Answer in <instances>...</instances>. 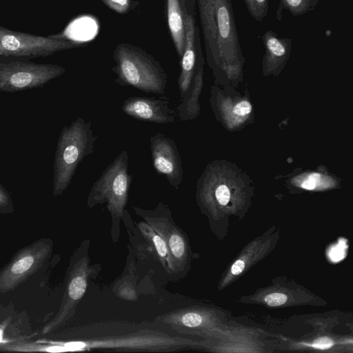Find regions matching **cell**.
Instances as JSON below:
<instances>
[{"label": "cell", "mask_w": 353, "mask_h": 353, "mask_svg": "<svg viewBox=\"0 0 353 353\" xmlns=\"http://www.w3.org/2000/svg\"><path fill=\"white\" fill-rule=\"evenodd\" d=\"M334 344L332 339L327 336H323L314 341L310 345L316 349L327 350L332 347Z\"/></svg>", "instance_id": "cell-26"}, {"label": "cell", "mask_w": 353, "mask_h": 353, "mask_svg": "<svg viewBox=\"0 0 353 353\" xmlns=\"http://www.w3.org/2000/svg\"><path fill=\"white\" fill-rule=\"evenodd\" d=\"M137 228L146 240L151 250L155 254L158 262L166 272L170 271V254L163 239L147 223L141 221L137 223Z\"/></svg>", "instance_id": "cell-17"}, {"label": "cell", "mask_w": 353, "mask_h": 353, "mask_svg": "<svg viewBox=\"0 0 353 353\" xmlns=\"http://www.w3.org/2000/svg\"><path fill=\"white\" fill-rule=\"evenodd\" d=\"M132 176L128 173V154L123 150L104 170L94 183L88 194L86 205L89 208L106 203L111 221V236L116 243L120 236V223L127 204Z\"/></svg>", "instance_id": "cell-3"}, {"label": "cell", "mask_w": 353, "mask_h": 353, "mask_svg": "<svg viewBox=\"0 0 353 353\" xmlns=\"http://www.w3.org/2000/svg\"><path fill=\"white\" fill-rule=\"evenodd\" d=\"M65 72L63 67L56 64L0 57V91L14 92L42 87Z\"/></svg>", "instance_id": "cell-8"}, {"label": "cell", "mask_w": 353, "mask_h": 353, "mask_svg": "<svg viewBox=\"0 0 353 353\" xmlns=\"http://www.w3.org/2000/svg\"><path fill=\"white\" fill-rule=\"evenodd\" d=\"M321 175L318 173H312L301 183V186L305 190H314L320 179Z\"/></svg>", "instance_id": "cell-27"}, {"label": "cell", "mask_w": 353, "mask_h": 353, "mask_svg": "<svg viewBox=\"0 0 353 353\" xmlns=\"http://www.w3.org/2000/svg\"><path fill=\"white\" fill-rule=\"evenodd\" d=\"M108 8L119 14L128 12L132 0H101Z\"/></svg>", "instance_id": "cell-21"}, {"label": "cell", "mask_w": 353, "mask_h": 353, "mask_svg": "<svg viewBox=\"0 0 353 353\" xmlns=\"http://www.w3.org/2000/svg\"><path fill=\"white\" fill-rule=\"evenodd\" d=\"M12 210V200L6 190L0 184V212Z\"/></svg>", "instance_id": "cell-24"}, {"label": "cell", "mask_w": 353, "mask_h": 353, "mask_svg": "<svg viewBox=\"0 0 353 353\" xmlns=\"http://www.w3.org/2000/svg\"><path fill=\"white\" fill-rule=\"evenodd\" d=\"M185 41L183 54L181 58V72L178 79L180 93V104L176 108L180 121L192 119L198 112L197 97L201 87L202 70L196 72V34L195 18L192 12H188L182 6Z\"/></svg>", "instance_id": "cell-6"}, {"label": "cell", "mask_w": 353, "mask_h": 353, "mask_svg": "<svg viewBox=\"0 0 353 353\" xmlns=\"http://www.w3.org/2000/svg\"><path fill=\"white\" fill-rule=\"evenodd\" d=\"M82 46L79 42L68 39L63 34L38 36L0 26V57H46Z\"/></svg>", "instance_id": "cell-9"}, {"label": "cell", "mask_w": 353, "mask_h": 353, "mask_svg": "<svg viewBox=\"0 0 353 353\" xmlns=\"http://www.w3.org/2000/svg\"><path fill=\"white\" fill-rule=\"evenodd\" d=\"M320 0H280L276 11V19L281 21L284 12L294 17H300L314 11Z\"/></svg>", "instance_id": "cell-18"}, {"label": "cell", "mask_w": 353, "mask_h": 353, "mask_svg": "<svg viewBox=\"0 0 353 353\" xmlns=\"http://www.w3.org/2000/svg\"><path fill=\"white\" fill-rule=\"evenodd\" d=\"M215 19L219 59L238 60L242 54L230 0H215Z\"/></svg>", "instance_id": "cell-12"}, {"label": "cell", "mask_w": 353, "mask_h": 353, "mask_svg": "<svg viewBox=\"0 0 353 353\" xmlns=\"http://www.w3.org/2000/svg\"><path fill=\"white\" fill-rule=\"evenodd\" d=\"M167 16L169 30L179 58L185 47V31L183 8L180 0H167Z\"/></svg>", "instance_id": "cell-15"}, {"label": "cell", "mask_w": 353, "mask_h": 353, "mask_svg": "<svg viewBox=\"0 0 353 353\" xmlns=\"http://www.w3.org/2000/svg\"><path fill=\"white\" fill-rule=\"evenodd\" d=\"M153 167L159 174L163 175L176 190L182 181L181 159L175 142L158 132L150 137Z\"/></svg>", "instance_id": "cell-11"}, {"label": "cell", "mask_w": 353, "mask_h": 353, "mask_svg": "<svg viewBox=\"0 0 353 353\" xmlns=\"http://www.w3.org/2000/svg\"><path fill=\"white\" fill-rule=\"evenodd\" d=\"M252 110V105L246 101H241L235 105L233 113L237 116H245L250 113Z\"/></svg>", "instance_id": "cell-25"}, {"label": "cell", "mask_w": 353, "mask_h": 353, "mask_svg": "<svg viewBox=\"0 0 353 353\" xmlns=\"http://www.w3.org/2000/svg\"><path fill=\"white\" fill-rule=\"evenodd\" d=\"M265 48V59L270 63L276 64L288 59L292 47V39L280 38L272 30H268L262 36Z\"/></svg>", "instance_id": "cell-16"}, {"label": "cell", "mask_w": 353, "mask_h": 353, "mask_svg": "<svg viewBox=\"0 0 353 353\" xmlns=\"http://www.w3.org/2000/svg\"><path fill=\"white\" fill-rule=\"evenodd\" d=\"M136 214L149 224L165 241L170 254L171 280L185 276L190 263V247L185 232L177 225L168 205L159 202L153 210L132 206Z\"/></svg>", "instance_id": "cell-5"}, {"label": "cell", "mask_w": 353, "mask_h": 353, "mask_svg": "<svg viewBox=\"0 0 353 353\" xmlns=\"http://www.w3.org/2000/svg\"><path fill=\"white\" fill-rule=\"evenodd\" d=\"M206 53L209 60H219L216 41L215 0H196Z\"/></svg>", "instance_id": "cell-14"}, {"label": "cell", "mask_w": 353, "mask_h": 353, "mask_svg": "<svg viewBox=\"0 0 353 353\" xmlns=\"http://www.w3.org/2000/svg\"><path fill=\"white\" fill-rule=\"evenodd\" d=\"M169 105L167 97L160 99L130 97L124 100L121 110L128 116L139 121L165 124L174 122L177 117L176 110Z\"/></svg>", "instance_id": "cell-13"}, {"label": "cell", "mask_w": 353, "mask_h": 353, "mask_svg": "<svg viewBox=\"0 0 353 353\" xmlns=\"http://www.w3.org/2000/svg\"><path fill=\"white\" fill-rule=\"evenodd\" d=\"M245 268V262L242 259L236 261L231 267L230 271L233 275H239Z\"/></svg>", "instance_id": "cell-28"}, {"label": "cell", "mask_w": 353, "mask_h": 353, "mask_svg": "<svg viewBox=\"0 0 353 353\" xmlns=\"http://www.w3.org/2000/svg\"><path fill=\"white\" fill-rule=\"evenodd\" d=\"M52 245L43 239L19 251L0 273V292L14 290L38 270L50 254Z\"/></svg>", "instance_id": "cell-10"}, {"label": "cell", "mask_w": 353, "mask_h": 353, "mask_svg": "<svg viewBox=\"0 0 353 353\" xmlns=\"http://www.w3.org/2000/svg\"><path fill=\"white\" fill-rule=\"evenodd\" d=\"M91 121L78 117L59 134L53 165L52 191L61 195L70 184L78 165L93 152L97 137L91 128Z\"/></svg>", "instance_id": "cell-2"}, {"label": "cell", "mask_w": 353, "mask_h": 353, "mask_svg": "<svg viewBox=\"0 0 353 353\" xmlns=\"http://www.w3.org/2000/svg\"><path fill=\"white\" fill-rule=\"evenodd\" d=\"M157 325H133L128 331H103L102 336L87 334L80 341L54 342L65 351L91 349L119 352H174L189 347L191 340L172 330L159 329Z\"/></svg>", "instance_id": "cell-1"}, {"label": "cell", "mask_w": 353, "mask_h": 353, "mask_svg": "<svg viewBox=\"0 0 353 353\" xmlns=\"http://www.w3.org/2000/svg\"><path fill=\"white\" fill-rule=\"evenodd\" d=\"M5 349L23 352H65V349L60 345L51 343L50 345H41L37 343H19L5 347Z\"/></svg>", "instance_id": "cell-19"}, {"label": "cell", "mask_w": 353, "mask_h": 353, "mask_svg": "<svg viewBox=\"0 0 353 353\" xmlns=\"http://www.w3.org/2000/svg\"><path fill=\"white\" fill-rule=\"evenodd\" d=\"M215 197L221 205H226L230 199V192L225 185H219L214 191Z\"/></svg>", "instance_id": "cell-23"}, {"label": "cell", "mask_w": 353, "mask_h": 353, "mask_svg": "<svg viewBox=\"0 0 353 353\" xmlns=\"http://www.w3.org/2000/svg\"><path fill=\"white\" fill-rule=\"evenodd\" d=\"M251 17L258 22H262L269 10V0H243Z\"/></svg>", "instance_id": "cell-20"}, {"label": "cell", "mask_w": 353, "mask_h": 353, "mask_svg": "<svg viewBox=\"0 0 353 353\" xmlns=\"http://www.w3.org/2000/svg\"><path fill=\"white\" fill-rule=\"evenodd\" d=\"M117 75L114 81L123 86H132L145 93L164 94L167 74L151 55L128 43L119 44L113 53Z\"/></svg>", "instance_id": "cell-4"}, {"label": "cell", "mask_w": 353, "mask_h": 353, "mask_svg": "<svg viewBox=\"0 0 353 353\" xmlns=\"http://www.w3.org/2000/svg\"><path fill=\"white\" fill-rule=\"evenodd\" d=\"M87 245L85 241L82 242L71 256L61 306L55 316L43 327V334L54 331L74 316L77 305L86 292L89 279L96 274L97 266L90 264Z\"/></svg>", "instance_id": "cell-7"}, {"label": "cell", "mask_w": 353, "mask_h": 353, "mask_svg": "<svg viewBox=\"0 0 353 353\" xmlns=\"http://www.w3.org/2000/svg\"><path fill=\"white\" fill-rule=\"evenodd\" d=\"M288 300V296L281 292H273L266 295L264 298L265 302L270 306H279L284 304Z\"/></svg>", "instance_id": "cell-22"}]
</instances>
